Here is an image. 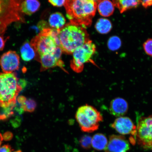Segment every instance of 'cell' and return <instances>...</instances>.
I'll return each instance as SVG.
<instances>
[{"label": "cell", "mask_w": 152, "mask_h": 152, "mask_svg": "<svg viewBox=\"0 0 152 152\" xmlns=\"http://www.w3.org/2000/svg\"><path fill=\"white\" fill-rule=\"evenodd\" d=\"M12 134L11 132H6L5 133L4 135L3 136V140H9L11 139L12 137Z\"/></svg>", "instance_id": "cell-30"}, {"label": "cell", "mask_w": 152, "mask_h": 152, "mask_svg": "<svg viewBox=\"0 0 152 152\" xmlns=\"http://www.w3.org/2000/svg\"><path fill=\"white\" fill-rule=\"evenodd\" d=\"M130 146L128 140L122 135H112L109 137L105 152H127Z\"/></svg>", "instance_id": "cell-12"}, {"label": "cell", "mask_w": 152, "mask_h": 152, "mask_svg": "<svg viewBox=\"0 0 152 152\" xmlns=\"http://www.w3.org/2000/svg\"><path fill=\"white\" fill-rule=\"evenodd\" d=\"M75 117L81 130L86 132L97 130L100 123L103 121V117L100 112L88 104L79 108Z\"/></svg>", "instance_id": "cell-6"}, {"label": "cell", "mask_w": 152, "mask_h": 152, "mask_svg": "<svg viewBox=\"0 0 152 152\" xmlns=\"http://www.w3.org/2000/svg\"><path fill=\"white\" fill-rule=\"evenodd\" d=\"M30 44L35 52V59L43 55L52 54L58 47H60L58 30L43 28L31 39Z\"/></svg>", "instance_id": "cell-5"}, {"label": "cell", "mask_w": 152, "mask_h": 152, "mask_svg": "<svg viewBox=\"0 0 152 152\" xmlns=\"http://www.w3.org/2000/svg\"><path fill=\"white\" fill-rule=\"evenodd\" d=\"M58 37L62 52L68 54H72L90 40L85 27L70 23L58 30Z\"/></svg>", "instance_id": "cell-2"}, {"label": "cell", "mask_w": 152, "mask_h": 152, "mask_svg": "<svg viewBox=\"0 0 152 152\" xmlns=\"http://www.w3.org/2000/svg\"><path fill=\"white\" fill-rule=\"evenodd\" d=\"M108 140L105 135L98 133L92 138V147L99 151H105L107 147Z\"/></svg>", "instance_id": "cell-18"}, {"label": "cell", "mask_w": 152, "mask_h": 152, "mask_svg": "<svg viewBox=\"0 0 152 152\" xmlns=\"http://www.w3.org/2000/svg\"><path fill=\"white\" fill-rule=\"evenodd\" d=\"M40 7L38 0H24L21 4V10L24 14L31 15L39 10Z\"/></svg>", "instance_id": "cell-14"}, {"label": "cell", "mask_w": 152, "mask_h": 152, "mask_svg": "<svg viewBox=\"0 0 152 152\" xmlns=\"http://www.w3.org/2000/svg\"><path fill=\"white\" fill-rule=\"evenodd\" d=\"M37 107V102L32 99H28L25 101L20 107L23 111L32 113L35 110Z\"/></svg>", "instance_id": "cell-21"}, {"label": "cell", "mask_w": 152, "mask_h": 152, "mask_svg": "<svg viewBox=\"0 0 152 152\" xmlns=\"http://www.w3.org/2000/svg\"><path fill=\"white\" fill-rule=\"evenodd\" d=\"M113 28L110 21L108 19L101 18L97 21L95 28L96 31L101 34H107L111 31Z\"/></svg>", "instance_id": "cell-20"}, {"label": "cell", "mask_w": 152, "mask_h": 152, "mask_svg": "<svg viewBox=\"0 0 152 152\" xmlns=\"http://www.w3.org/2000/svg\"><path fill=\"white\" fill-rule=\"evenodd\" d=\"M12 150L9 145H5L0 147V152H12Z\"/></svg>", "instance_id": "cell-29"}, {"label": "cell", "mask_w": 152, "mask_h": 152, "mask_svg": "<svg viewBox=\"0 0 152 152\" xmlns=\"http://www.w3.org/2000/svg\"><path fill=\"white\" fill-rule=\"evenodd\" d=\"M140 1L144 8H147L152 5V0H140Z\"/></svg>", "instance_id": "cell-28"}, {"label": "cell", "mask_w": 152, "mask_h": 152, "mask_svg": "<svg viewBox=\"0 0 152 152\" xmlns=\"http://www.w3.org/2000/svg\"><path fill=\"white\" fill-rule=\"evenodd\" d=\"M92 138L88 135L82 136L79 140V143L83 149L88 150L92 147Z\"/></svg>", "instance_id": "cell-23"}, {"label": "cell", "mask_w": 152, "mask_h": 152, "mask_svg": "<svg viewBox=\"0 0 152 152\" xmlns=\"http://www.w3.org/2000/svg\"><path fill=\"white\" fill-rule=\"evenodd\" d=\"M114 6L122 13L128 10L136 8L140 4V0H113Z\"/></svg>", "instance_id": "cell-15"}, {"label": "cell", "mask_w": 152, "mask_h": 152, "mask_svg": "<svg viewBox=\"0 0 152 152\" xmlns=\"http://www.w3.org/2000/svg\"><path fill=\"white\" fill-rule=\"evenodd\" d=\"M23 0H0V35L4 36L9 26L14 23H25L21 10Z\"/></svg>", "instance_id": "cell-4"}, {"label": "cell", "mask_w": 152, "mask_h": 152, "mask_svg": "<svg viewBox=\"0 0 152 152\" xmlns=\"http://www.w3.org/2000/svg\"><path fill=\"white\" fill-rule=\"evenodd\" d=\"M64 6L70 23L86 28L92 24L97 3L94 0H66Z\"/></svg>", "instance_id": "cell-1"}, {"label": "cell", "mask_w": 152, "mask_h": 152, "mask_svg": "<svg viewBox=\"0 0 152 152\" xmlns=\"http://www.w3.org/2000/svg\"><path fill=\"white\" fill-rule=\"evenodd\" d=\"M94 1L96 2L97 3H98L99 2V1H102V0H94Z\"/></svg>", "instance_id": "cell-32"}, {"label": "cell", "mask_w": 152, "mask_h": 152, "mask_svg": "<svg viewBox=\"0 0 152 152\" xmlns=\"http://www.w3.org/2000/svg\"><path fill=\"white\" fill-rule=\"evenodd\" d=\"M13 152H22V151H21V150H18V151H15Z\"/></svg>", "instance_id": "cell-33"}, {"label": "cell", "mask_w": 152, "mask_h": 152, "mask_svg": "<svg viewBox=\"0 0 152 152\" xmlns=\"http://www.w3.org/2000/svg\"><path fill=\"white\" fill-rule=\"evenodd\" d=\"M20 52L22 58L25 61H30L35 58V51L28 41L23 44L20 47Z\"/></svg>", "instance_id": "cell-19"}, {"label": "cell", "mask_w": 152, "mask_h": 152, "mask_svg": "<svg viewBox=\"0 0 152 152\" xmlns=\"http://www.w3.org/2000/svg\"><path fill=\"white\" fill-rule=\"evenodd\" d=\"M62 52L61 49L58 47L52 54L43 55L36 58L41 63V71H46L50 68L58 66L66 72L64 67V63L61 59Z\"/></svg>", "instance_id": "cell-10"}, {"label": "cell", "mask_w": 152, "mask_h": 152, "mask_svg": "<svg viewBox=\"0 0 152 152\" xmlns=\"http://www.w3.org/2000/svg\"><path fill=\"white\" fill-rule=\"evenodd\" d=\"M15 105L12 106L7 108H3L2 113L0 114V120L4 121L9 118L12 115L14 112L12 110Z\"/></svg>", "instance_id": "cell-24"}, {"label": "cell", "mask_w": 152, "mask_h": 152, "mask_svg": "<svg viewBox=\"0 0 152 152\" xmlns=\"http://www.w3.org/2000/svg\"><path fill=\"white\" fill-rule=\"evenodd\" d=\"M121 41L117 36L110 37L108 41L107 46L110 50L115 51L118 49L121 46Z\"/></svg>", "instance_id": "cell-22"}, {"label": "cell", "mask_w": 152, "mask_h": 152, "mask_svg": "<svg viewBox=\"0 0 152 152\" xmlns=\"http://www.w3.org/2000/svg\"><path fill=\"white\" fill-rule=\"evenodd\" d=\"M3 138L2 135L1 134V133H0V146H1L2 142L3 141Z\"/></svg>", "instance_id": "cell-31"}, {"label": "cell", "mask_w": 152, "mask_h": 152, "mask_svg": "<svg viewBox=\"0 0 152 152\" xmlns=\"http://www.w3.org/2000/svg\"><path fill=\"white\" fill-rule=\"evenodd\" d=\"M143 46L146 54L152 56V39H148L144 43Z\"/></svg>", "instance_id": "cell-25"}, {"label": "cell", "mask_w": 152, "mask_h": 152, "mask_svg": "<svg viewBox=\"0 0 152 152\" xmlns=\"http://www.w3.org/2000/svg\"><path fill=\"white\" fill-rule=\"evenodd\" d=\"M22 89L15 73H0V107L5 108L15 105Z\"/></svg>", "instance_id": "cell-3"}, {"label": "cell", "mask_w": 152, "mask_h": 152, "mask_svg": "<svg viewBox=\"0 0 152 152\" xmlns=\"http://www.w3.org/2000/svg\"><path fill=\"white\" fill-rule=\"evenodd\" d=\"M110 126L121 135L131 134L132 136L130 137V142L133 144L136 143V126L129 118L123 116L118 117Z\"/></svg>", "instance_id": "cell-9"}, {"label": "cell", "mask_w": 152, "mask_h": 152, "mask_svg": "<svg viewBox=\"0 0 152 152\" xmlns=\"http://www.w3.org/2000/svg\"><path fill=\"white\" fill-rule=\"evenodd\" d=\"M135 137L136 142L146 150L152 148V114L138 119Z\"/></svg>", "instance_id": "cell-8"}, {"label": "cell", "mask_w": 152, "mask_h": 152, "mask_svg": "<svg viewBox=\"0 0 152 152\" xmlns=\"http://www.w3.org/2000/svg\"><path fill=\"white\" fill-rule=\"evenodd\" d=\"M9 37L5 38L4 36L0 35V51H2L4 48L6 42Z\"/></svg>", "instance_id": "cell-27"}, {"label": "cell", "mask_w": 152, "mask_h": 152, "mask_svg": "<svg viewBox=\"0 0 152 152\" xmlns=\"http://www.w3.org/2000/svg\"><path fill=\"white\" fill-rule=\"evenodd\" d=\"M0 65L3 72L14 73L20 67V56L15 51L10 50L5 52L0 58Z\"/></svg>", "instance_id": "cell-11"}, {"label": "cell", "mask_w": 152, "mask_h": 152, "mask_svg": "<svg viewBox=\"0 0 152 152\" xmlns=\"http://www.w3.org/2000/svg\"><path fill=\"white\" fill-rule=\"evenodd\" d=\"M66 22L63 15L59 12L53 13L49 18V23L51 28L56 30L61 29L65 25Z\"/></svg>", "instance_id": "cell-17"}, {"label": "cell", "mask_w": 152, "mask_h": 152, "mask_svg": "<svg viewBox=\"0 0 152 152\" xmlns=\"http://www.w3.org/2000/svg\"><path fill=\"white\" fill-rule=\"evenodd\" d=\"M96 46L90 40L82 46L76 49L73 53V58L71 62L72 69L77 73L83 70L84 64L87 63H94L92 58L96 51Z\"/></svg>", "instance_id": "cell-7"}, {"label": "cell", "mask_w": 152, "mask_h": 152, "mask_svg": "<svg viewBox=\"0 0 152 152\" xmlns=\"http://www.w3.org/2000/svg\"><path fill=\"white\" fill-rule=\"evenodd\" d=\"M98 3L97 8L102 16L108 17L113 14L115 10L114 5L110 0H102Z\"/></svg>", "instance_id": "cell-16"}, {"label": "cell", "mask_w": 152, "mask_h": 152, "mask_svg": "<svg viewBox=\"0 0 152 152\" xmlns=\"http://www.w3.org/2000/svg\"><path fill=\"white\" fill-rule=\"evenodd\" d=\"M128 104L124 99L117 98L112 100L109 108L110 113L114 116L119 117L124 115L128 112Z\"/></svg>", "instance_id": "cell-13"}, {"label": "cell", "mask_w": 152, "mask_h": 152, "mask_svg": "<svg viewBox=\"0 0 152 152\" xmlns=\"http://www.w3.org/2000/svg\"><path fill=\"white\" fill-rule=\"evenodd\" d=\"M66 0H48L51 4L56 7H61L64 5Z\"/></svg>", "instance_id": "cell-26"}]
</instances>
